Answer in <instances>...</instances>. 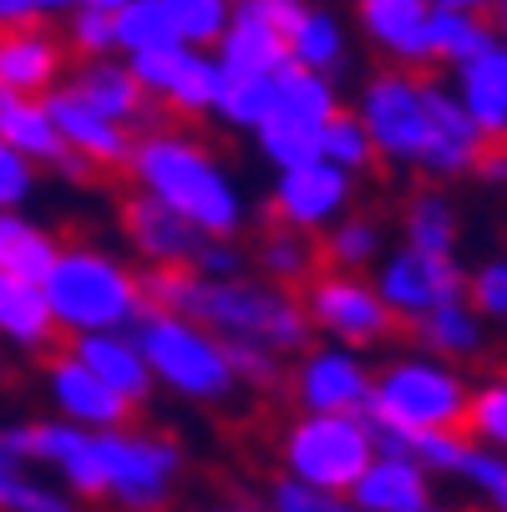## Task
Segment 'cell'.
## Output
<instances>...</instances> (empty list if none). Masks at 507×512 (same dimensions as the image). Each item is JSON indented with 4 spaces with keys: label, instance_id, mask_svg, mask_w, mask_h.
Listing matches in <instances>:
<instances>
[{
    "label": "cell",
    "instance_id": "obj_1",
    "mask_svg": "<svg viewBox=\"0 0 507 512\" xmlns=\"http://www.w3.org/2000/svg\"><path fill=\"white\" fill-rule=\"evenodd\" d=\"M360 122L376 142V158L411 163L442 178L477 168L487 148V137L462 107V97L411 77V71H381L360 97Z\"/></svg>",
    "mask_w": 507,
    "mask_h": 512
},
{
    "label": "cell",
    "instance_id": "obj_18",
    "mask_svg": "<svg viewBox=\"0 0 507 512\" xmlns=\"http://www.w3.org/2000/svg\"><path fill=\"white\" fill-rule=\"evenodd\" d=\"M295 396L305 411H366L371 371L345 350H320L295 371Z\"/></svg>",
    "mask_w": 507,
    "mask_h": 512
},
{
    "label": "cell",
    "instance_id": "obj_4",
    "mask_svg": "<svg viewBox=\"0 0 507 512\" xmlns=\"http://www.w3.org/2000/svg\"><path fill=\"white\" fill-rule=\"evenodd\" d=\"M41 289H46V305H51L56 325L71 330V335L122 330V325L137 320L142 305H148L142 300V279L122 259H112L107 249H92V244L56 249Z\"/></svg>",
    "mask_w": 507,
    "mask_h": 512
},
{
    "label": "cell",
    "instance_id": "obj_2",
    "mask_svg": "<svg viewBox=\"0 0 507 512\" xmlns=\"http://www.w3.org/2000/svg\"><path fill=\"white\" fill-rule=\"evenodd\" d=\"M142 300L178 310L208 325L219 340H259L279 355L310 340V315L284 284H249L229 274H188V269H153L142 279Z\"/></svg>",
    "mask_w": 507,
    "mask_h": 512
},
{
    "label": "cell",
    "instance_id": "obj_29",
    "mask_svg": "<svg viewBox=\"0 0 507 512\" xmlns=\"http://www.w3.org/2000/svg\"><path fill=\"white\" fill-rule=\"evenodd\" d=\"M56 239L31 224V218H21L16 208H0V269L6 274H26V279H46L51 259H56Z\"/></svg>",
    "mask_w": 507,
    "mask_h": 512
},
{
    "label": "cell",
    "instance_id": "obj_28",
    "mask_svg": "<svg viewBox=\"0 0 507 512\" xmlns=\"http://www.w3.org/2000/svg\"><path fill=\"white\" fill-rule=\"evenodd\" d=\"M259 264H264V274L274 279V284H305V279H315L320 274V264H325V249L310 239V229H289V224H279V229H269L264 239H259Z\"/></svg>",
    "mask_w": 507,
    "mask_h": 512
},
{
    "label": "cell",
    "instance_id": "obj_30",
    "mask_svg": "<svg viewBox=\"0 0 507 512\" xmlns=\"http://www.w3.org/2000/svg\"><path fill=\"white\" fill-rule=\"evenodd\" d=\"M482 51H492V26L477 21V11L462 6H431V61L467 66Z\"/></svg>",
    "mask_w": 507,
    "mask_h": 512
},
{
    "label": "cell",
    "instance_id": "obj_8",
    "mask_svg": "<svg viewBox=\"0 0 507 512\" xmlns=\"http://www.w3.org/2000/svg\"><path fill=\"white\" fill-rule=\"evenodd\" d=\"M335 92L325 82V71H310L300 61H284L274 71V97H269V112L259 117V148L269 163L289 168V163H305V158H320V137H325V122L335 117Z\"/></svg>",
    "mask_w": 507,
    "mask_h": 512
},
{
    "label": "cell",
    "instance_id": "obj_27",
    "mask_svg": "<svg viewBox=\"0 0 507 512\" xmlns=\"http://www.w3.org/2000/svg\"><path fill=\"white\" fill-rule=\"evenodd\" d=\"M0 137L11 142L16 153H26L31 163H46V168H61L71 158V148L61 142L56 122H51V107L41 97H6V107H0Z\"/></svg>",
    "mask_w": 507,
    "mask_h": 512
},
{
    "label": "cell",
    "instance_id": "obj_22",
    "mask_svg": "<svg viewBox=\"0 0 507 512\" xmlns=\"http://www.w3.org/2000/svg\"><path fill=\"white\" fill-rule=\"evenodd\" d=\"M92 107H102L107 117H117L122 127H148L153 122V102H148V87L132 77V66L122 61H107V56H87V66L71 77Z\"/></svg>",
    "mask_w": 507,
    "mask_h": 512
},
{
    "label": "cell",
    "instance_id": "obj_40",
    "mask_svg": "<svg viewBox=\"0 0 507 512\" xmlns=\"http://www.w3.org/2000/svg\"><path fill=\"white\" fill-rule=\"evenodd\" d=\"M224 350H229V365H234L239 386H259V391H269V386L284 381V371H279V350H269V345H259V340H224Z\"/></svg>",
    "mask_w": 507,
    "mask_h": 512
},
{
    "label": "cell",
    "instance_id": "obj_47",
    "mask_svg": "<svg viewBox=\"0 0 507 512\" xmlns=\"http://www.w3.org/2000/svg\"><path fill=\"white\" fill-rule=\"evenodd\" d=\"M239 6H244V11H254V16H264V21H269V26H279L284 36L305 21V0H239Z\"/></svg>",
    "mask_w": 507,
    "mask_h": 512
},
{
    "label": "cell",
    "instance_id": "obj_50",
    "mask_svg": "<svg viewBox=\"0 0 507 512\" xmlns=\"http://www.w3.org/2000/svg\"><path fill=\"white\" fill-rule=\"evenodd\" d=\"M437 6H462V11H482V6H492V0H437Z\"/></svg>",
    "mask_w": 507,
    "mask_h": 512
},
{
    "label": "cell",
    "instance_id": "obj_46",
    "mask_svg": "<svg viewBox=\"0 0 507 512\" xmlns=\"http://www.w3.org/2000/svg\"><path fill=\"white\" fill-rule=\"evenodd\" d=\"M472 300L482 315H507V259H492L472 279Z\"/></svg>",
    "mask_w": 507,
    "mask_h": 512
},
{
    "label": "cell",
    "instance_id": "obj_11",
    "mask_svg": "<svg viewBox=\"0 0 507 512\" xmlns=\"http://www.w3.org/2000/svg\"><path fill=\"white\" fill-rule=\"evenodd\" d=\"M127 66L148 87V97H163L173 112H208L219 102V61L193 51L188 41L158 46V51H132Z\"/></svg>",
    "mask_w": 507,
    "mask_h": 512
},
{
    "label": "cell",
    "instance_id": "obj_15",
    "mask_svg": "<svg viewBox=\"0 0 507 512\" xmlns=\"http://www.w3.org/2000/svg\"><path fill=\"white\" fill-rule=\"evenodd\" d=\"M46 107H51V122H56V132H61V142L77 158H87L92 168H122L127 158H132V127H122L117 117H107L102 107H92L77 87H51L46 97H41Z\"/></svg>",
    "mask_w": 507,
    "mask_h": 512
},
{
    "label": "cell",
    "instance_id": "obj_42",
    "mask_svg": "<svg viewBox=\"0 0 507 512\" xmlns=\"http://www.w3.org/2000/svg\"><path fill=\"white\" fill-rule=\"evenodd\" d=\"M66 41L77 56H107L117 51V36H112V16L97 11V6H77V11H66Z\"/></svg>",
    "mask_w": 507,
    "mask_h": 512
},
{
    "label": "cell",
    "instance_id": "obj_49",
    "mask_svg": "<svg viewBox=\"0 0 507 512\" xmlns=\"http://www.w3.org/2000/svg\"><path fill=\"white\" fill-rule=\"evenodd\" d=\"M46 11V0H0V31H16V26H36Z\"/></svg>",
    "mask_w": 507,
    "mask_h": 512
},
{
    "label": "cell",
    "instance_id": "obj_43",
    "mask_svg": "<svg viewBox=\"0 0 507 512\" xmlns=\"http://www.w3.org/2000/svg\"><path fill=\"white\" fill-rule=\"evenodd\" d=\"M274 512H360V507L345 502V492H325L289 477V482H274Z\"/></svg>",
    "mask_w": 507,
    "mask_h": 512
},
{
    "label": "cell",
    "instance_id": "obj_32",
    "mask_svg": "<svg viewBox=\"0 0 507 512\" xmlns=\"http://www.w3.org/2000/svg\"><path fill=\"white\" fill-rule=\"evenodd\" d=\"M411 335H416V345H426L431 355H472V350L482 345V325H477V315H472L462 300H447V305H437V310L416 315V320H411Z\"/></svg>",
    "mask_w": 507,
    "mask_h": 512
},
{
    "label": "cell",
    "instance_id": "obj_52",
    "mask_svg": "<svg viewBox=\"0 0 507 512\" xmlns=\"http://www.w3.org/2000/svg\"><path fill=\"white\" fill-rule=\"evenodd\" d=\"M87 6H97V11H107V16H112V11H122V6H127V0H87Z\"/></svg>",
    "mask_w": 507,
    "mask_h": 512
},
{
    "label": "cell",
    "instance_id": "obj_36",
    "mask_svg": "<svg viewBox=\"0 0 507 512\" xmlns=\"http://www.w3.org/2000/svg\"><path fill=\"white\" fill-rule=\"evenodd\" d=\"M320 158L340 163L345 173L371 168V163H376V142H371L366 122L350 117V112H335V117L325 122V137H320Z\"/></svg>",
    "mask_w": 507,
    "mask_h": 512
},
{
    "label": "cell",
    "instance_id": "obj_3",
    "mask_svg": "<svg viewBox=\"0 0 507 512\" xmlns=\"http://www.w3.org/2000/svg\"><path fill=\"white\" fill-rule=\"evenodd\" d=\"M127 168H132L142 193L163 198L173 213H183L208 239H229V234L244 229V198L229 183V173L203 153L198 137L148 132V137L132 142Z\"/></svg>",
    "mask_w": 507,
    "mask_h": 512
},
{
    "label": "cell",
    "instance_id": "obj_7",
    "mask_svg": "<svg viewBox=\"0 0 507 512\" xmlns=\"http://www.w3.org/2000/svg\"><path fill=\"white\" fill-rule=\"evenodd\" d=\"M376 436L355 411H310L284 436V467L325 492H350L355 477L371 467Z\"/></svg>",
    "mask_w": 507,
    "mask_h": 512
},
{
    "label": "cell",
    "instance_id": "obj_16",
    "mask_svg": "<svg viewBox=\"0 0 507 512\" xmlns=\"http://www.w3.org/2000/svg\"><path fill=\"white\" fill-rule=\"evenodd\" d=\"M381 300L396 310V315H406V320H416V315H426V310H437V305H447V300H462V269L452 264V254H426V249H406V254H396L386 269H381Z\"/></svg>",
    "mask_w": 507,
    "mask_h": 512
},
{
    "label": "cell",
    "instance_id": "obj_53",
    "mask_svg": "<svg viewBox=\"0 0 507 512\" xmlns=\"http://www.w3.org/2000/svg\"><path fill=\"white\" fill-rule=\"evenodd\" d=\"M416 512H442V507H431V502H426V507H416Z\"/></svg>",
    "mask_w": 507,
    "mask_h": 512
},
{
    "label": "cell",
    "instance_id": "obj_45",
    "mask_svg": "<svg viewBox=\"0 0 507 512\" xmlns=\"http://www.w3.org/2000/svg\"><path fill=\"white\" fill-rule=\"evenodd\" d=\"M462 472L487 492V502H492L497 512H507V462H502V457H487V452H472V447H467Z\"/></svg>",
    "mask_w": 507,
    "mask_h": 512
},
{
    "label": "cell",
    "instance_id": "obj_31",
    "mask_svg": "<svg viewBox=\"0 0 507 512\" xmlns=\"http://www.w3.org/2000/svg\"><path fill=\"white\" fill-rule=\"evenodd\" d=\"M112 36H117V51H127V56L183 41V31L163 0H127L122 11H112Z\"/></svg>",
    "mask_w": 507,
    "mask_h": 512
},
{
    "label": "cell",
    "instance_id": "obj_21",
    "mask_svg": "<svg viewBox=\"0 0 507 512\" xmlns=\"http://www.w3.org/2000/svg\"><path fill=\"white\" fill-rule=\"evenodd\" d=\"M71 355L87 360L92 371H97L112 391H122L132 406L153 391V371H148V360H142L137 340H132V335H122V330H87V335L71 340Z\"/></svg>",
    "mask_w": 507,
    "mask_h": 512
},
{
    "label": "cell",
    "instance_id": "obj_5",
    "mask_svg": "<svg viewBox=\"0 0 507 512\" xmlns=\"http://www.w3.org/2000/svg\"><path fill=\"white\" fill-rule=\"evenodd\" d=\"M132 340L148 360V371L173 386L178 396H193V401H229L239 376L229 365V350L224 340L213 335L208 325L178 315V310H163V305H142L137 320H132Z\"/></svg>",
    "mask_w": 507,
    "mask_h": 512
},
{
    "label": "cell",
    "instance_id": "obj_24",
    "mask_svg": "<svg viewBox=\"0 0 507 512\" xmlns=\"http://www.w3.org/2000/svg\"><path fill=\"white\" fill-rule=\"evenodd\" d=\"M350 497L360 512H416L426 507V472L421 462L386 452V457H371V467L355 477Z\"/></svg>",
    "mask_w": 507,
    "mask_h": 512
},
{
    "label": "cell",
    "instance_id": "obj_35",
    "mask_svg": "<svg viewBox=\"0 0 507 512\" xmlns=\"http://www.w3.org/2000/svg\"><path fill=\"white\" fill-rule=\"evenodd\" d=\"M345 56V36L325 11H305V21L289 31V61H300L310 71H335Z\"/></svg>",
    "mask_w": 507,
    "mask_h": 512
},
{
    "label": "cell",
    "instance_id": "obj_6",
    "mask_svg": "<svg viewBox=\"0 0 507 512\" xmlns=\"http://www.w3.org/2000/svg\"><path fill=\"white\" fill-rule=\"evenodd\" d=\"M371 436H411V431H462L467 426V386L437 360H401L371 381L366 396Z\"/></svg>",
    "mask_w": 507,
    "mask_h": 512
},
{
    "label": "cell",
    "instance_id": "obj_51",
    "mask_svg": "<svg viewBox=\"0 0 507 512\" xmlns=\"http://www.w3.org/2000/svg\"><path fill=\"white\" fill-rule=\"evenodd\" d=\"M77 6H87V0H46V11H77Z\"/></svg>",
    "mask_w": 507,
    "mask_h": 512
},
{
    "label": "cell",
    "instance_id": "obj_19",
    "mask_svg": "<svg viewBox=\"0 0 507 512\" xmlns=\"http://www.w3.org/2000/svg\"><path fill=\"white\" fill-rule=\"evenodd\" d=\"M61 77V41L36 26L0 31V87L16 97H46Z\"/></svg>",
    "mask_w": 507,
    "mask_h": 512
},
{
    "label": "cell",
    "instance_id": "obj_25",
    "mask_svg": "<svg viewBox=\"0 0 507 512\" xmlns=\"http://www.w3.org/2000/svg\"><path fill=\"white\" fill-rule=\"evenodd\" d=\"M462 107L487 142H507V46H492L462 66Z\"/></svg>",
    "mask_w": 507,
    "mask_h": 512
},
{
    "label": "cell",
    "instance_id": "obj_9",
    "mask_svg": "<svg viewBox=\"0 0 507 512\" xmlns=\"http://www.w3.org/2000/svg\"><path fill=\"white\" fill-rule=\"evenodd\" d=\"M102 462H107V497H117L127 512H158L173 477H178V447L158 436H122L117 426L102 431Z\"/></svg>",
    "mask_w": 507,
    "mask_h": 512
},
{
    "label": "cell",
    "instance_id": "obj_33",
    "mask_svg": "<svg viewBox=\"0 0 507 512\" xmlns=\"http://www.w3.org/2000/svg\"><path fill=\"white\" fill-rule=\"evenodd\" d=\"M274 97V71H224L219 66V107L234 127H259Z\"/></svg>",
    "mask_w": 507,
    "mask_h": 512
},
{
    "label": "cell",
    "instance_id": "obj_23",
    "mask_svg": "<svg viewBox=\"0 0 507 512\" xmlns=\"http://www.w3.org/2000/svg\"><path fill=\"white\" fill-rule=\"evenodd\" d=\"M56 330L61 325L46 305L41 279L0 269V340H11L16 350H46L56 340Z\"/></svg>",
    "mask_w": 507,
    "mask_h": 512
},
{
    "label": "cell",
    "instance_id": "obj_20",
    "mask_svg": "<svg viewBox=\"0 0 507 512\" xmlns=\"http://www.w3.org/2000/svg\"><path fill=\"white\" fill-rule=\"evenodd\" d=\"M360 26L406 66L431 61V0H355Z\"/></svg>",
    "mask_w": 507,
    "mask_h": 512
},
{
    "label": "cell",
    "instance_id": "obj_39",
    "mask_svg": "<svg viewBox=\"0 0 507 512\" xmlns=\"http://www.w3.org/2000/svg\"><path fill=\"white\" fill-rule=\"evenodd\" d=\"M0 512H77V507H71L66 492L36 482V477L21 467L11 482H0Z\"/></svg>",
    "mask_w": 507,
    "mask_h": 512
},
{
    "label": "cell",
    "instance_id": "obj_26",
    "mask_svg": "<svg viewBox=\"0 0 507 512\" xmlns=\"http://www.w3.org/2000/svg\"><path fill=\"white\" fill-rule=\"evenodd\" d=\"M219 46H224V56H219L224 71H279L289 61V36L244 6H234Z\"/></svg>",
    "mask_w": 507,
    "mask_h": 512
},
{
    "label": "cell",
    "instance_id": "obj_48",
    "mask_svg": "<svg viewBox=\"0 0 507 512\" xmlns=\"http://www.w3.org/2000/svg\"><path fill=\"white\" fill-rule=\"evenodd\" d=\"M26 467V426H0V482Z\"/></svg>",
    "mask_w": 507,
    "mask_h": 512
},
{
    "label": "cell",
    "instance_id": "obj_38",
    "mask_svg": "<svg viewBox=\"0 0 507 512\" xmlns=\"http://www.w3.org/2000/svg\"><path fill=\"white\" fill-rule=\"evenodd\" d=\"M163 6L173 11L178 31L188 46H208V41H219L229 16H234V0H163Z\"/></svg>",
    "mask_w": 507,
    "mask_h": 512
},
{
    "label": "cell",
    "instance_id": "obj_10",
    "mask_svg": "<svg viewBox=\"0 0 507 512\" xmlns=\"http://www.w3.org/2000/svg\"><path fill=\"white\" fill-rule=\"evenodd\" d=\"M310 320L345 345H371L396 330V310L381 300V289L355 279L350 269L310 279Z\"/></svg>",
    "mask_w": 507,
    "mask_h": 512
},
{
    "label": "cell",
    "instance_id": "obj_34",
    "mask_svg": "<svg viewBox=\"0 0 507 512\" xmlns=\"http://www.w3.org/2000/svg\"><path fill=\"white\" fill-rule=\"evenodd\" d=\"M406 239H411V249H426V254H452V244H457L452 203L437 193H416L406 203Z\"/></svg>",
    "mask_w": 507,
    "mask_h": 512
},
{
    "label": "cell",
    "instance_id": "obj_14",
    "mask_svg": "<svg viewBox=\"0 0 507 512\" xmlns=\"http://www.w3.org/2000/svg\"><path fill=\"white\" fill-rule=\"evenodd\" d=\"M350 173L330 158H305V163H289L279 168V183H274V218L289 229H320L350 203Z\"/></svg>",
    "mask_w": 507,
    "mask_h": 512
},
{
    "label": "cell",
    "instance_id": "obj_13",
    "mask_svg": "<svg viewBox=\"0 0 507 512\" xmlns=\"http://www.w3.org/2000/svg\"><path fill=\"white\" fill-rule=\"evenodd\" d=\"M122 234L153 269H188V264H198V254L208 244L203 229H193L183 213H173L153 193L122 198Z\"/></svg>",
    "mask_w": 507,
    "mask_h": 512
},
{
    "label": "cell",
    "instance_id": "obj_54",
    "mask_svg": "<svg viewBox=\"0 0 507 512\" xmlns=\"http://www.w3.org/2000/svg\"><path fill=\"white\" fill-rule=\"evenodd\" d=\"M6 97H11V92H6V87H0V107H6Z\"/></svg>",
    "mask_w": 507,
    "mask_h": 512
},
{
    "label": "cell",
    "instance_id": "obj_41",
    "mask_svg": "<svg viewBox=\"0 0 507 512\" xmlns=\"http://www.w3.org/2000/svg\"><path fill=\"white\" fill-rule=\"evenodd\" d=\"M467 431L487 436V442L507 447V376L482 386L477 396H467Z\"/></svg>",
    "mask_w": 507,
    "mask_h": 512
},
{
    "label": "cell",
    "instance_id": "obj_37",
    "mask_svg": "<svg viewBox=\"0 0 507 512\" xmlns=\"http://www.w3.org/2000/svg\"><path fill=\"white\" fill-rule=\"evenodd\" d=\"M320 249H325V264L360 269V264H371L381 254V229L371 224V218H345V224H335V234Z\"/></svg>",
    "mask_w": 507,
    "mask_h": 512
},
{
    "label": "cell",
    "instance_id": "obj_12",
    "mask_svg": "<svg viewBox=\"0 0 507 512\" xmlns=\"http://www.w3.org/2000/svg\"><path fill=\"white\" fill-rule=\"evenodd\" d=\"M26 462L61 472V482L82 497L107 492V462H102V431L77 421H31L26 426Z\"/></svg>",
    "mask_w": 507,
    "mask_h": 512
},
{
    "label": "cell",
    "instance_id": "obj_44",
    "mask_svg": "<svg viewBox=\"0 0 507 512\" xmlns=\"http://www.w3.org/2000/svg\"><path fill=\"white\" fill-rule=\"evenodd\" d=\"M36 188V163L0 137V208H21Z\"/></svg>",
    "mask_w": 507,
    "mask_h": 512
},
{
    "label": "cell",
    "instance_id": "obj_17",
    "mask_svg": "<svg viewBox=\"0 0 507 512\" xmlns=\"http://www.w3.org/2000/svg\"><path fill=\"white\" fill-rule=\"evenodd\" d=\"M46 391H51V401H56V411L66 421L92 426V431H112V426H122L132 416V401L122 391H112L77 355H56L46 365Z\"/></svg>",
    "mask_w": 507,
    "mask_h": 512
}]
</instances>
